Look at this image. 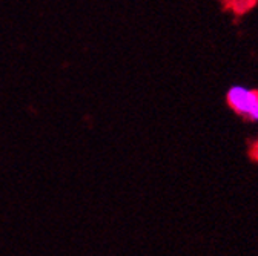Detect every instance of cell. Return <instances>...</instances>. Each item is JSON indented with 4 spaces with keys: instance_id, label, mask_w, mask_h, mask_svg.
Segmentation results:
<instances>
[{
    "instance_id": "6da1fadb",
    "label": "cell",
    "mask_w": 258,
    "mask_h": 256,
    "mask_svg": "<svg viewBox=\"0 0 258 256\" xmlns=\"http://www.w3.org/2000/svg\"><path fill=\"white\" fill-rule=\"evenodd\" d=\"M226 102H228L229 108L235 114L247 118L249 112L258 103V91L256 89H246L241 86H234L229 89L228 95H226Z\"/></svg>"
},
{
    "instance_id": "7a4b0ae2",
    "label": "cell",
    "mask_w": 258,
    "mask_h": 256,
    "mask_svg": "<svg viewBox=\"0 0 258 256\" xmlns=\"http://www.w3.org/2000/svg\"><path fill=\"white\" fill-rule=\"evenodd\" d=\"M232 2H234V10L241 14V13L250 10L255 5L256 0H232Z\"/></svg>"
},
{
    "instance_id": "3957f363",
    "label": "cell",
    "mask_w": 258,
    "mask_h": 256,
    "mask_svg": "<svg viewBox=\"0 0 258 256\" xmlns=\"http://www.w3.org/2000/svg\"><path fill=\"white\" fill-rule=\"evenodd\" d=\"M249 156L253 159V161L258 163V140L250 146V150H249Z\"/></svg>"
},
{
    "instance_id": "277c9868",
    "label": "cell",
    "mask_w": 258,
    "mask_h": 256,
    "mask_svg": "<svg viewBox=\"0 0 258 256\" xmlns=\"http://www.w3.org/2000/svg\"><path fill=\"white\" fill-rule=\"evenodd\" d=\"M247 118H249V120H253V121H258V103H256V105L253 106V109L249 112Z\"/></svg>"
}]
</instances>
